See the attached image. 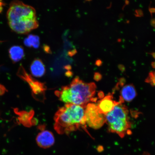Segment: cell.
Returning <instances> with one entry per match:
<instances>
[{"mask_svg":"<svg viewBox=\"0 0 155 155\" xmlns=\"http://www.w3.org/2000/svg\"><path fill=\"white\" fill-rule=\"evenodd\" d=\"M151 54H152L153 57L155 59V53H153Z\"/></svg>","mask_w":155,"mask_h":155,"instance_id":"obj_23","label":"cell"},{"mask_svg":"<svg viewBox=\"0 0 155 155\" xmlns=\"http://www.w3.org/2000/svg\"><path fill=\"white\" fill-rule=\"evenodd\" d=\"M102 64V61H101L100 60H97V61H96V64L97 66H100Z\"/></svg>","mask_w":155,"mask_h":155,"instance_id":"obj_18","label":"cell"},{"mask_svg":"<svg viewBox=\"0 0 155 155\" xmlns=\"http://www.w3.org/2000/svg\"><path fill=\"white\" fill-rule=\"evenodd\" d=\"M24 44L25 45L28 47L38 48L40 45V38L38 36L30 35L28 38H25Z\"/></svg>","mask_w":155,"mask_h":155,"instance_id":"obj_12","label":"cell"},{"mask_svg":"<svg viewBox=\"0 0 155 155\" xmlns=\"http://www.w3.org/2000/svg\"><path fill=\"white\" fill-rule=\"evenodd\" d=\"M118 68H119L120 70L122 71H125V67L123 65L119 64L118 65Z\"/></svg>","mask_w":155,"mask_h":155,"instance_id":"obj_17","label":"cell"},{"mask_svg":"<svg viewBox=\"0 0 155 155\" xmlns=\"http://www.w3.org/2000/svg\"><path fill=\"white\" fill-rule=\"evenodd\" d=\"M150 12L151 14H152L153 13L155 12V8H150L149 9Z\"/></svg>","mask_w":155,"mask_h":155,"instance_id":"obj_20","label":"cell"},{"mask_svg":"<svg viewBox=\"0 0 155 155\" xmlns=\"http://www.w3.org/2000/svg\"><path fill=\"white\" fill-rule=\"evenodd\" d=\"M30 71L32 74L36 77L43 76L46 72L45 66L40 59H35L30 66Z\"/></svg>","mask_w":155,"mask_h":155,"instance_id":"obj_10","label":"cell"},{"mask_svg":"<svg viewBox=\"0 0 155 155\" xmlns=\"http://www.w3.org/2000/svg\"><path fill=\"white\" fill-rule=\"evenodd\" d=\"M142 155H150V154L148 152H144L143 153Z\"/></svg>","mask_w":155,"mask_h":155,"instance_id":"obj_22","label":"cell"},{"mask_svg":"<svg viewBox=\"0 0 155 155\" xmlns=\"http://www.w3.org/2000/svg\"><path fill=\"white\" fill-rule=\"evenodd\" d=\"M96 88L94 83H85L77 77L70 84L56 92V94L61 101L65 103L86 108L90 102L96 101V98H94Z\"/></svg>","mask_w":155,"mask_h":155,"instance_id":"obj_2","label":"cell"},{"mask_svg":"<svg viewBox=\"0 0 155 155\" xmlns=\"http://www.w3.org/2000/svg\"><path fill=\"white\" fill-rule=\"evenodd\" d=\"M152 66L153 68H155V61L153 62L152 63Z\"/></svg>","mask_w":155,"mask_h":155,"instance_id":"obj_21","label":"cell"},{"mask_svg":"<svg viewBox=\"0 0 155 155\" xmlns=\"http://www.w3.org/2000/svg\"><path fill=\"white\" fill-rule=\"evenodd\" d=\"M17 75L28 83L35 94H37L38 91L44 89L43 84L34 80L26 72L22 65H21L19 67Z\"/></svg>","mask_w":155,"mask_h":155,"instance_id":"obj_8","label":"cell"},{"mask_svg":"<svg viewBox=\"0 0 155 155\" xmlns=\"http://www.w3.org/2000/svg\"><path fill=\"white\" fill-rule=\"evenodd\" d=\"M6 91L5 87L3 85L0 84V96L2 95Z\"/></svg>","mask_w":155,"mask_h":155,"instance_id":"obj_16","label":"cell"},{"mask_svg":"<svg viewBox=\"0 0 155 155\" xmlns=\"http://www.w3.org/2000/svg\"><path fill=\"white\" fill-rule=\"evenodd\" d=\"M85 108L67 104L60 108L54 117V129L60 134H69L71 132L86 129Z\"/></svg>","mask_w":155,"mask_h":155,"instance_id":"obj_3","label":"cell"},{"mask_svg":"<svg viewBox=\"0 0 155 155\" xmlns=\"http://www.w3.org/2000/svg\"><path fill=\"white\" fill-rule=\"evenodd\" d=\"M120 103L119 102L114 100L113 95L109 94L98 102L97 106L100 113L106 115L111 112L115 106Z\"/></svg>","mask_w":155,"mask_h":155,"instance_id":"obj_6","label":"cell"},{"mask_svg":"<svg viewBox=\"0 0 155 155\" xmlns=\"http://www.w3.org/2000/svg\"><path fill=\"white\" fill-rule=\"evenodd\" d=\"M94 78L95 80L96 81H99L101 79L102 76L100 73L96 72L94 74Z\"/></svg>","mask_w":155,"mask_h":155,"instance_id":"obj_15","label":"cell"},{"mask_svg":"<svg viewBox=\"0 0 155 155\" xmlns=\"http://www.w3.org/2000/svg\"><path fill=\"white\" fill-rule=\"evenodd\" d=\"M7 17L10 28L18 34H28L38 26L35 10L21 1L12 2Z\"/></svg>","mask_w":155,"mask_h":155,"instance_id":"obj_1","label":"cell"},{"mask_svg":"<svg viewBox=\"0 0 155 155\" xmlns=\"http://www.w3.org/2000/svg\"><path fill=\"white\" fill-rule=\"evenodd\" d=\"M36 141L40 148L47 149L53 146L55 143L53 134L48 130H43L38 134Z\"/></svg>","mask_w":155,"mask_h":155,"instance_id":"obj_7","label":"cell"},{"mask_svg":"<svg viewBox=\"0 0 155 155\" xmlns=\"http://www.w3.org/2000/svg\"><path fill=\"white\" fill-rule=\"evenodd\" d=\"M135 15L136 16L141 17L143 15V12L140 9L136 10L135 11Z\"/></svg>","mask_w":155,"mask_h":155,"instance_id":"obj_14","label":"cell"},{"mask_svg":"<svg viewBox=\"0 0 155 155\" xmlns=\"http://www.w3.org/2000/svg\"><path fill=\"white\" fill-rule=\"evenodd\" d=\"M119 102L123 104L125 101H132L137 95L135 87L133 84H129L124 86L121 89Z\"/></svg>","mask_w":155,"mask_h":155,"instance_id":"obj_9","label":"cell"},{"mask_svg":"<svg viewBox=\"0 0 155 155\" xmlns=\"http://www.w3.org/2000/svg\"><path fill=\"white\" fill-rule=\"evenodd\" d=\"M97 151L98 152H102V151H103V147L101 146H98L97 148Z\"/></svg>","mask_w":155,"mask_h":155,"instance_id":"obj_19","label":"cell"},{"mask_svg":"<svg viewBox=\"0 0 155 155\" xmlns=\"http://www.w3.org/2000/svg\"><path fill=\"white\" fill-rule=\"evenodd\" d=\"M85 116L86 124L93 129H100L106 123L105 115L100 113L97 104L94 103L87 104Z\"/></svg>","mask_w":155,"mask_h":155,"instance_id":"obj_5","label":"cell"},{"mask_svg":"<svg viewBox=\"0 0 155 155\" xmlns=\"http://www.w3.org/2000/svg\"><path fill=\"white\" fill-rule=\"evenodd\" d=\"M147 83H150L153 86H155V71H151L145 80Z\"/></svg>","mask_w":155,"mask_h":155,"instance_id":"obj_13","label":"cell"},{"mask_svg":"<svg viewBox=\"0 0 155 155\" xmlns=\"http://www.w3.org/2000/svg\"><path fill=\"white\" fill-rule=\"evenodd\" d=\"M105 116L109 131L117 134L121 138L124 137L131 127L127 107L123 104H118Z\"/></svg>","mask_w":155,"mask_h":155,"instance_id":"obj_4","label":"cell"},{"mask_svg":"<svg viewBox=\"0 0 155 155\" xmlns=\"http://www.w3.org/2000/svg\"><path fill=\"white\" fill-rule=\"evenodd\" d=\"M10 57L14 62H17L22 59L24 57L23 48L20 46H13L9 50Z\"/></svg>","mask_w":155,"mask_h":155,"instance_id":"obj_11","label":"cell"}]
</instances>
